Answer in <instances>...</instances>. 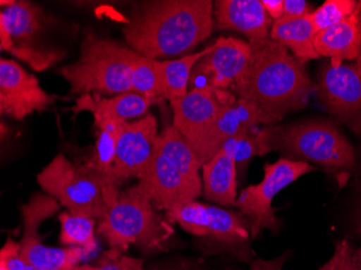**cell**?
Instances as JSON below:
<instances>
[{"mask_svg": "<svg viewBox=\"0 0 361 270\" xmlns=\"http://www.w3.org/2000/svg\"><path fill=\"white\" fill-rule=\"evenodd\" d=\"M356 0H326L308 16L316 34L340 23L354 13L358 7Z\"/></svg>", "mask_w": 361, "mask_h": 270, "instance_id": "obj_29", "label": "cell"}, {"mask_svg": "<svg viewBox=\"0 0 361 270\" xmlns=\"http://www.w3.org/2000/svg\"><path fill=\"white\" fill-rule=\"evenodd\" d=\"M202 190L207 200L223 207H236L237 166L234 158L221 148L202 164Z\"/></svg>", "mask_w": 361, "mask_h": 270, "instance_id": "obj_20", "label": "cell"}, {"mask_svg": "<svg viewBox=\"0 0 361 270\" xmlns=\"http://www.w3.org/2000/svg\"><path fill=\"white\" fill-rule=\"evenodd\" d=\"M222 148L234 158L237 168L248 164L249 160L255 156H263L269 153L265 144L264 129H257L233 137Z\"/></svg>", "mask_w": 361, "mask_h": 270, "instance_id": "obj_28", "label": "cell"}, {"mask_svg": "<svg viewBox=\"0 0 361 270\" xmlns=\"http://www.w3.org/2000/svg\"><path fill=\"white\" fill-rule=\"evenodd\" d=\"M151 99L135 92L123 93L105 99L99 93L80 95L74 106L75 113L90 111L93 117H109L128 121V119L147 115L153 105Z\"/></svg>", "mask_w": 361, "mask_h": 270, "instance_id": "obj_21", "label": "cell"}, {"mask_svg": "<svg viewBox=\"0 0 361 270\" xmlns=\"http://www.w3.org/2000/svg\"><path fill=\"white\" fill-rule=\"evenodd\" d=\"M291 257L292 252L288 250L281 257H276V259H255L251 262L249 270H283L286 264Z\"/></svg>", "mask_w": 361, "mask_h": 270, "instance_id": "obj_33", "label": "cell"}, {"mask_svg": "<svg viewBox=\"0 0 361 270\" xmlns=\"http://www.w3.org/2000/svg\"><path fill=\"white\" fill-rule=\"evenodd\" d=\"M133 49L119 42L87 34L75 62L59 68L72 94H123L133 92Z\"/></svg>", "mask_w": 361, "mask_h": 270, "instance_id": "obj_5", "label": "cell"}, {"mask_svg": "<svg viewBox=\"0 0 361 270\" xmlns=\"http://www.w3.org/2000/svg\"><path fill=\"white\" fill-rule=\"evenodd\" d=\"M107 213L97 222V233L111 247L126 251L137 245L147 251L164 249L173 235L167 219L158 214L141 184L121 192L118 185L106 190Z\"/></svg>", "mask_w": 361, "mask_h": 270, "instance_id": "obj_3", "label": "cell"}, {"mask_svg": "<svg viewBox=\"0 0 361 270\" xmlns=\"http://www.w3.org/2000/svg\"><path fill=\"white\" fill-rule=\"evenodd\" d=\"M59 219L61 223V245L65 247H82L88 254L97 247V219L74 215L68 211L61 213Z\"/></svg>", "mask_w": 361, "mask_h": 270, "instance_id": "obj_26", "label": "cell"}, {"mask_svg": "<svg viewBox=\"0 0 361 270\" xmlns=\"http://www.w3.org/2000/svg\"><path fill=\"white\" fill-rule=\"evenodd\" d=\"M0 48L35 72H44L62 62L68 49L59 44L58 20L37 4L13 0L1 1Z\"/></svg>", "mask_w": 361, "mask_h": 270, "instance_id": "obj_4", "label": "cell"}, {"mask_svg": "<svg viewBox=\"0 0 361 270\" xmlns=\"http://www.w3.org/2000/svg\"><path fill=\"white\" fill-rule=\"evenodd\" d=\"M251 49L250 61L233 91L259 106L276 125L286 113L304 109L315 86L304 63L271 38Z\"/></svg>", "mask_w": 361, "mask_h": 270, "instance_id": "obj_2", "label": "cell"}, {"mask_svg": "<svg viewBox=\"0 0 361 270\" xmlns=\"http://www.w3.org/2000/svg\"><path fill=\"white\" fill-rule=\"evenodd\" d=\"M213 19L214 28L240 32L248 38L250 47L259 46L271 38L274 21L261 0H216Z\"/></svg>", "mask_w": 361, "mask_h": 270, "instance_id": "obj_18", "label": "cell"}, {"mask_svg": "<svg viewBox=\"0 0 361 270\" xmlns=\"http://www.w3.org/2000/svg\"><path fill=\"white\" fill-rule=\"evenodd\" d=\"M157 137V119L151 113L126 123L117 143L111 180L121 186L131 178H139L155 154Z\"/></svg>", "mask_w": 361, "mask_h": 270, "instance_id": "obj_15", "label": "cell"}, {"mask_svg": "<svg viewBox=\"0 0 361 270\" xmlns=\"http://www.w3.org/2000/svg\"><path fill=\"white\" fill-rule=\"evenodd\" d=\"M236 99L228 90L211 87L192 89L185 97L170 103L173 111L172 125L190 143L206 131L218 116Z\"/></svg>", "mask_w": 361, "mask_h": 270, "instance_id": "obj_16", "label": "cell"}, {"mask_svg": "<svg viewBox=\"0 0 361 270\" xmlns=\"http://www.w3.org/2000/svg\"><path fill=\"white\" fill-rule=\"evenodd\" d=\"M137 180L149 194L156 210L166 213L196 200L202 194L192 188L156 148L151 162Z\"/></svg>", "mask_w": 361, "mask_h": 270, "instance_id": "obj_17", "label": "cell"}, {"mask_svg": "<svg viewBox=\"0 0 361 270\" xmlns=\"http://www.w3.org/2000/svg\"><path fill=\"white\" fill-rule=\"evenodd\" d=\"M318 270H361V247L348 239L336 241L331 259Z\"/></svg>", "mask_w": 361, "mask_h": 270, "instance_id": "obj_30", "label": "cell"}, {"mask_svg": "<svg viewBox=\"0 0 361 270\" xmlns=\"http://www.w3.org/2000/svg\"><path fill=\"white\" fill-rule=\"evenodd\" d=\"M156 149L180 172L190 186L202 192L200 160L192 152L188 140L173 125H168L158 134Z\"/></svg>", "mask_w": 361, "mask_h": 270, "instance_id": "obj_22", "label": "cell"}, {"mask_svg": "<svg viewBox=\"0 0 361 270\" xmlns=\"http://www.w3.org/2000/svg\"><path fill=\"white\" fill-rule=\"evenodd\" d=\"M271 19L274 21L281 19L283 16V0H261Z\"/></svg>", "mask_w": 361, "mask_h": 270, "instance_id": "obj_35", "label": "cell"}, {"mask_svg": "<svg viewBox=\"0 0 361 270\" xmlns=\"http://www.w3.org/2000/svg\"><path fill=\"white\" fill-rule=\"evenodd\" d=\"M269 152H279L288 159L316 164L329 170H350L356 166L354 147L338 128L322 121H302L264 128Z\"/></svg>", "mask_w": 361, "mask_h": 270, "instance_id": "obj_6", "label": "cell"}, {"mask_svg": "<svg viewBox=\"0 0 361 270\" xmlns=\"http://www.w3.org/2000/svg\"><path fill=\"white\" fill-rule=\"evenodd\" d=\"M74 270H99V267L97 266L82 265L78 266Z\"/></svg>", "mask_w": 361, "mask_h": 270, "instance_id": "obj_37", "label": "cell"}, {"mask_svg": "<svg viewBox=\"0 0 361 270\" xmlns=\"http://www.w3.org/2000/svg\"><path fill=\"white\" fill-rule=\"evenodd\" d=\"M308 16L298 19L281 18L273 22L269 32L271 39L285 47L294 58L303 63L320 58L314 46L316 32Z\"/></svg>", "mask_w": 361, "mask_h": 270, "instance_id": "obj_23", "label": "cell"}, {"mask_svg": "<svg viewBox=\"0 0 361 270\" xmlns=\"http://www.w3.org/2000/svg\"><path fill=\"white\" fill-rule=\"evenodd\" d=\"M131 86L133 92L147 97L154 104L164 99L156 60L146 58L135 51L131 61Z\"/></svg>", "mask_w": 361, "mask_h": 270, "instance_id": "obj_27", "label": "cell"}, {"mask_svg": "<svg viewBox=\"0 0 361 270\" xmlns=\"http://www.w3.org/2000/svg\"><path fill=\"white\" fill-rule=\"evenodd\" d=\"M212 46L207 47L197 54H188L178 60L156 61L160 88L164 99L170 103L178 101L188 94L190 79L195 65L202 56L211 51Z\"/></svg>", "mask_w": 361, "mask_h": 270, "instance_id": "obj_24", "label": "cell"}, {"mask_svg": "<svg viewBox=\"0 0 361 270\" xmlns=\"http://www.w3.org/2000/svg\"><path fill=\"white\" fill-rule=\"evenodd\" d=\"M60 202L49 195L36 194L22 207L23 235L21 254L37 270H74L88 255L82 247H49L42 241L38 228L44 219L60 210Z\"/></svg>", "mask_w": 361, "mask_h": 270, "instance_id": "obj_10", "label": "cell"}, {"mask_svg": "<svg viewBox=\"0 0 361 270\" xmlns=\"http://www.w3.org/2000/svg\"><path fill=\"white\" fill-rule=\"evenodd\" d=\"M0 267L8 270H37L24 259L21 245L12 238H8L0 252Z\"/></svg>", "mask_w": 361, "mask_h": 270, "instance_id": "obj_32", "label": "cell"}, {"mask_svg": "<svg viewBox=\"0 0 361 270\" xmlns=\"http://www.w3.org/2000/svg\"><path fill=\"white\" fill-rule=\"evenodd\" d=\"M211 0H154L135 6L123 32L133 51L152 60L188 54L214 30Z\"/></svg>", "mask_w": 361, "mask_h": 270, "instance_id": "obj_1", "label": "cell"}, {"mask_svg": "<svg viewBox=\"0 0 361 270\" xmlns=\"http://www.w3.org/2000/svg\"><path fill=\"white\" fill-rule=\"evenodd\" d=\"M318 56L331 63L353 62L361 56V1L352 16L322 30L314 38Z\"/></svg>", "mask_w": 361, "mask_h": 270, "instance_id": "obj_19", "label": "cell"}, {"mask_svg": "<svg viewBox=\"0 0 361 270\" xmlns=\"http://www.w3.org/2000/svg\"><path fill=\"white\" fill-rule=\"evenodd\" d=\"M315 90L326 111L361 137V56L353 62H328Z\"/></svg>", "mask_w": 361, "mask_h": 270, "instance_id": "obj_11", "label": "cell"}, {"mask_svg": "<svg viewBox=\"0 0 361 270\" xmlns=\"http://www.w3.org/2000/svg\"><path fill=\"white\" fill-rule=\"evenodd\" d=\"M166 219L200 239L206 254L224 253L243 263L253 261L250 225L239 211L194 200L166 213Z\"/></svg>", "mask_w": 361, "mask_h": 270, "instance_id": "obj_7", "label": "cell"}, {"mask_svg": "<svg viewBox=\"0 0 361 270\" xmlns=\"http://www.w3.org/2000/svg\"><path fill=\"white\" fill-rule=\"evenodd\" d=\"M312 8L305 0H283V18L298 19L312 13Z\"/></svg>", "mask_w": 361, "mask_h": 270, "instance_id": "obj_34", "label": "cell"}, {"mask_svg": "<svg viewBox=\"0 0 361 270\" xmlns=\"http://www.w3.org/2000/svg\"><path fill=\"white\" fill-rule=\"evenodd\" d=\"M40 86L35 75L30 74L16 61H0V113L14 121H23L35 113L48 111L56 102Z\"/></svg>", "mask_w": 361, "mask_h": 270, "instance_id": "obj_12", "label": "cell"}, {"mask_svg": "<svg viewBox=\"0 0 361 270\" xmlns=\"http://www.w3.org/2000/svg\"><path fill=\"white\" fill-rule=\"evenodd\" d=\"M97 267L99 270H147L144 268L142 259L126 257L121 250L114 247L105 252Z\"/></svg>", "mask_w": 361, "mask_h": 270, "instance_id": "obj_31", "label": "cell"}, {"mask_svg": "<svg viewBox=\"0 0 361 270\" xmlns=\"http://www.w3.org/2000/svg\"><path fill=\"white\" fill-rule=\"evenodd\" d=\"M252 49L249 42L234 37H220L212 49L195 65L188 89L211 87L227 90L234 86L250 61Z\"/></svg>", "mask_w": 361, "mask_h": 270, "instance_id": "obj_14", "label": "cell"}, {"mask_svg": "<svg viewBox=\"0 0 361 270\" xmlns=\"http://www.w3.org/2000/svg\"><path fill=\"white\" fill-rule=\"evenodd\" d=\"M259 125L271 127L274 123L259 106L237 97L236 101L228 105L206 131L188 144L202 166L228 140L255 131L259 129Z\"/></svg>", "mask_w": 361, "mask_h": 270, "instance_id": "obj_13", "label": "cell"}, {"mask_svg": "<svg viewBox=\"0 0 361 270\" xmlns=\"http://www.w3.org/2000/svg\"><path fill=\"white\" fill-rule=\"evenodd\" d=\"M37 182L47 195L72 214L97 222L106 215L107 186L114 182L91 164L78 166L59 154L38 174Z\"/></svg>", "mask_w": 361, "mask_h": 270, "instance_id": "obj_8", "label": "cell"}, {"mask_svg": "<svg viewBox=\"0 0 361 270\" xmlns=\"http://www.w3.org/2000/svg\"><path fill=\"white\" fill-rule=\"evenodd\" d=\"M355 229L361 235V201L357 207L356 213H355Z\"/></svg>", "mask_w": 361, "mask_h": 270, "instance_id": "obj_36", "label": "cell"}, {"mask_svg": "<svg viewBox=\"0 0 361 270\" xmlns=\"http://www.w3.org/2000/svg\"><path fill=\"white\" fill-rule=\"evenodd\" d=\"M0 270H8V269H6V268H4V267H0Z\"/></svg>", "mask_w": 361, "mask_h": 270, "instance_id": "obj_38", "label": "cell"}, {"mask_svg": "<svg viewBox=\"0 0 361 270\" xmlns=\"http://www.w3.org/2000/svg\"><path fill=\"white\" fill-rule=\"evenodd\" d=\"M93 118L95 125L99 129V135L95 146L94 159L90 164L111 178V168L116 156L117 143L128 121L109 117Z\"/></svg>", "mask_w": 361, "mask_h": 270, "instance_id": "obj_25", "label": "cell"}, {"mask_svg": "<svg viewBox=\"0 0 361 270\" xmlns=\"http://www.w3.org/2000/svg\"><path fill=\"white\" fill-rule=\"evenodd\" d=\"M316 170L314 164L285 157L265 164L262 182L245 188L236 201L239 212L250 225L252 239L259 237L264 231H271V235L279 233L281 222L276 216L274 199L292 183Z\"/></svg>", "mask_w": 361, "mask_h": 270, "instance_id": "obj_9", "label": "cell"}]
</instances>
